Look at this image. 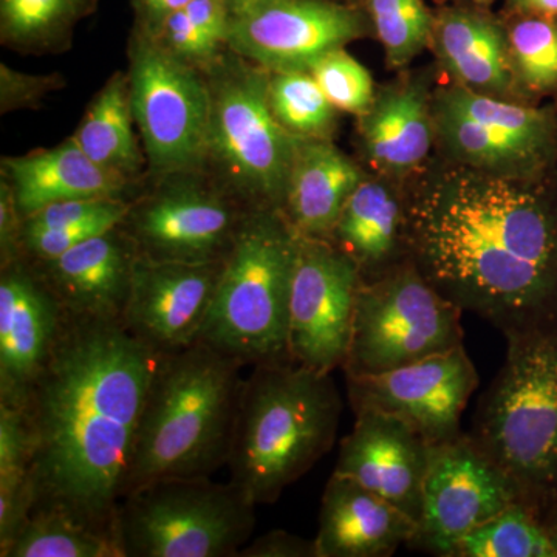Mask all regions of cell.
I'll list each match as a JSON object with an SVG mask.
<instances>
[{
	"mask_svg": "<svg viewBox=\"0 0 557 557\" xmlns=\"http://www.w3.org/2000/svg\"><path fill=\"white\" fill-rule=\"evenodd\" d=\"M410 260L504 335L557 327V172L512 178L435 156L406 182Z\"/></svg>",
	"mask_w": 557,
	"mask_h": 557,
	"instance_id": "cell-1",
	"label": "cell"
},
{
	"mask_svg": "<svg viewBox=\"0 0 557 557\" xmlns=\"http://www.w3.org/2000/svg\"><path fill=\"white\" fill-rule=\"evenodd\" d=\"M160 358L123 319L65 311L25 408L35 442L33 509H61L116 534L139 418Z\"/></svg>",
	"mask_w": 557,
	"mask_h": 557,
	"instance_id": "cell-2",
	"label": "cell"
},
{
	"mask_svg": "<svg viewBox=\"0 0 557 557\" xmlns=\"http://www.w3.org/2000/svg\"><path fill=\"white\" fill-rule=\"evenodd\" d=\"M244 368L240 359L205 341L161 355L139 418L124 497L157 480L211 478L226 467Z\"/></svg>",
	"mask_w": 557,
	"mask_h": 557,
	"instance_id": "cell-3",
	"label": "cell"
},
{
	"mask_svg": "<svg viewBox=\"0 0 557 557\" xmlns=\"http://www.w3.org/2000/svg\"><path fill=\"white\" fill-rule=\"evenodd\" d=\"M343 399L332 373L276 362L242 388L226 468L255 505H271L332 449Z\"/></svg>",
	"mask_w": 557,
	"mask_h": 557,
	"instance_id": "cell-4",
	"label": "cell"
},
{
	"mask_svg": "<svg viewBox=\"0 0 557 557\" xmlns=\"http://www.w3.org/2000/svg\"><path fill=\"white\" fill-rule=\"evenodd\" d=\"M468 432L542 516L557 502V327L511 332Z\"/></svg>",
	"mask_w": 557,
	"mask_h": 557,
	"instance_id": "cell-5",
	"label": "cell"
},
{
	"mask_svg": "<svg viewBox=\"0 0 557 557\" xmlns=\"http://www.w3.org/2000/svg\"><path fill=\"white\" fill-rule=\"evenodd\" d=\"M299 234L277 209H249L234 236L199 341L245 366L288 362V310Z\"/></svg>",
	"mask_w": 557,
	"mask_h": 557,
	"instance_id": "cell-6",
	"label": "cell"
},
{
	"mask_svg": "<svg viewBox=\"0 0 557 557\" xmlns=\"http://www.w3.org/2000/svg\"><path fill=\"white\" fill-rule=\"evenodd\" d=\"M205 73L211 89L205 170L245 208L282 211L299 139L270 108L269 70L226 49Z\"/></svg>",
	"mask_w": 557,
	"mask_h": 557,
	"instance_id": "cell-7",
	"label": "cell"
},
{
	"mask_svg": "<svg viewBox=\"0 0 557 557\" xmlns=\"http://www.w3.org/2000/svg\"><path fill=\"white\" fill-rule=\"evenodd\" d=\"M256 508L233 482L157 480L123 498L116 537L124 557H236L255 533Z\"/></svg>",
	"mask_w": 557,
	"mask_h": 557,
	"instance_id": "cell-8",
	"label": "cell"
},
{
	"mask_svg": "<svg viewBox=\"0 0 557 557\" xmlns=\"http://www.w3.org/2000/svg\"><path fill=\"white\" fill-rule=\"evenodd\" d=\"M461 314L412 260L362 282L343 366L346 379L380 375L465 346Z\"/></svg>",
	"mask_w": 557,
	"mask_h": 557,
	"instance_id": "cell-9",
	"label": "cell"
},
{
	"mask_svg": "<svg viewBox=\"0 0 557 557\" xmlns=\"http://www.w3.org/2000/svg\"><path fill=\"white\" fill-rule=\"evenodd\" d=\"M435 152L472 170L512 178L557 172L555 106L475 94L456 83L435 86Z\"/></svg>",
	"mask_w": 557,
	"mask_h": 557,
	"instance_id": "cell-10",
	"label": "cell"
},
{
	"mask_svg": "<svg viewBox=\"0 0 557 557\" xmlns=\"http://www.w3.org/2000/svg\"><path fill=\"white\" fill-rule=\"evenodd\" d=\"M127 78L132 112L152 177L205 172L211 123L207 73L172 57L135 25Z\"/></svg>",
	"mask_w": 557,
	"mask_h": 557,
	"instance_id": "cell-11",
	"label": "cell"
},
{
	"mask_svg": "<svg viewBox=\"0 0 557 557\" xmlns=\"http://www.w3.org/2000/svg\"><path fill=\"white\" fill-rule=\"evenodd\" d=\"M203 171L156 180L121 223L138 256L168 262H222L249 211Z\"/></svg>",
	"mask_w": 557,
	"mask_h": 557,
	"instance_id": "cell-12",
	"label": "cell"
},
{
	"mask_svg": "<svg viewBox=\"0 0 557 557\" xmlns=\"http://www.w3.org/2000/svg\"><path fill=\"white\" fill-rule=\"evenodd\" d=\"M373 36L362 7L343 0H244L231 9L226 47L269 70H310L329 51Z\"/></svg>",
	"mask_w": 557,
	"mask_h": 557,
	"instance_id": "cell-13",
	"label": "cell"
},
{
	"mask_svg": "<svg viewBox=\"0 0 557 557\" xmlns=\"http://www.w3.org/2000/svg\"><path fill=\"white\" fill-rule=\"evenodd\" d=\"M361 284L357 263L332 242L299 236L289 292L292 362L322 373L343 369Z\"/></svg>",
	"mask_w": 557,
	"mask_h": 557,
	"instance_id": "cell-14",
	"label": "cell"
},
{
	"mask_svg": "<svg viewBox=\"0 0 557 557\" xmlns=\"http://www.w3.org/2000/svg\"><path fill=\"white\" fill-rule=\"evenodd\" d=\"M525 502L518 485L463 432L431 445L421 512L408 547L446 557L458 539Z\"/></svg>",
	"mask_w": 557,
	"mask_h": 557,
	"instance_id": "cell-15",
	"label": "cell"
},
{
	"mask_svg": "<svg viewBox=\"0 0 557 557\" xmlns=\"http://www.w3.org/2000/svg\"><path fill=\"white\" fill-rule=\"evenodd\" d=\"M346 380L351 409L397 417L429 445L463 434L461 416L479 387L478 369L465 346L380 375Z\"/></svg>",
	"mask_w": 557,
	"mask_h": 557,
	"instance_id": "cell-16",
	"label": "cell"
},
{
	"mask_svg": "<svg viewBox=\"0 0 557 557\" xmlns=\"http://www.w3.org/2000/svg\"><path fill=\"white\" fill-rule=\"evenodd\" d=\"M222 263L168 262L138 256L124 325L160 355L193 346L207 322Z\"/></svg>",
	"mask_w": 557,
	"mask_h": 557,
	"instance_id": "cell-17",
	"label": "cell"
},
{
	"mask_svg": "<svg viewBox=\"0 0 557 557\" xmlns=\"http://www.w3.org/2000/svg\"><path fill=\"white\" fill-rule=\"evenodd\" d=\"M64 314L27 259L0 267V405L27 408Z\"/></svg>",
	"mask_w": 557,
	"mask_h": 557,
	"instance_id": "cell-18",
	"label": "cell"
},
{
	"mask_svg": "<svg viewBox=\"0 0 557 557\" xmlns=\"http://www.w3.org/2000/svg\"><path fill=\"white\" fill-rule=\"evenodd\" d=\"M376 89L372 106L357 116L358 145L370 170L406 183L423 170L435 149L434 73L403 70Z\"/></svg>",
	"mask_w": 557,
	"mask_h": 557,
	"instance_id": "cell-19",
	"label": "cell"
},
{
	"mask_svg": "<svg viewBox=\"0 0 557 557\" xmlns=\"http://www.w3.org/2000/svg\"><path fill=\"white\" fill-rule=\"evenodd\" d=\"M354 412V429L341 442L333 472L386 498L418 522L431 445L397 417L373 409Z\"/></svg>",
	"mask_w": 557,
	"mask_h": 557,
	"instance_id": "cell-20",
	"label": "cell"
},
{
	"mask_svg": "<svg viewBox=\"0 0 557 557\" xmlns=\"http://www.w3.org/2000/svg\"><path fill=\"white\" fill-rule=\"evenodd\" d=\"M429 50L450 83L498 100L523 102L509 64L507 25L490 7L467 0L442 3L434 10Z\"/></svg>",
	"mask_w": 557,
	"mask_h": 557,
	"instance_id": "cell-21",
	"label": "cell"
},
{
	"mask_svg": "<svg viewBox=\"0 0 557 557\" xmlns=\"http://www.w3.org/2000/svg\"><path fill=\"white\" fill-rule=\"evenodd\" d=\"M137 258L134 242L119 225L58 258L27 260L69 313L123 319Z\"/></svg>",
	"mask_w": 557,
	"mask_h": 557,
	"instance_id": "cell-22",
	"label": "cell"
},
{
	"mask_svg": "<svg viewBox=\"0 0 557 557\" xmlns=\"http://www.w3.org/2000/svg\"><path fill=\"white\" fill-rule=\"evenodd\" d=\"M416 531V520L386 498L336 472L330 475L314 537L319 557L394 556Z\"/></svg>",
	"mask_w": 557,
	"mask_h": 557,
	"instance_id": "cell-23",
	"label": "cell"
},
{
	"mask_svg": "<svg viewBox=\"0 0 557 557\" xmlns=\"http://www.w3.org/2000/svg\"><path fill=\"white\" fill-rule=\"evenodd\" d=\"M327 240L357 263L362 282L409 262L406 183L366 175Z\"/></svg>",
	"mask_w": 557,
	"mask_h": 557,
	"instance_id": "cell-24",
	"label": "cell"
},
{
	"mask_svg": "<svg viewBox=\"0 0 557 557\" xmlns=\"http://www.w3.org/2000/svg\"><path fill=\"white\" fill-rule=\"evenodd\" d=\"M2 177L9 180L24 219L60 201L124 197L132 185L95 163L73 137L54 148L5 157Z\"/></svg>",
	"mask_w": 557,
	"mask_h": 557,
	"instance_id": "cell-25",
	"label": "cell"
},
{
	"mask_svg": "<svg viewBox=\"0 0 557 557\" xmlns=\"http://www.w3.org/2000/svg\"><path fill=\"white\" fill-rule=\"evenodd\" d=\"M364 177L332 139H299L282 212L299 236L329 239Z\"/></svg>",
	"mask_w": 557,
	"mask_h": 557,
	"instance_id": "cell-26",
	"label": "cell"
},
{
	"mask_svg": "<svg viewBox=\"0 0 557 557\" xmlns=\"http://www.w3.org/2000/svg\"><path fill=\"white\" fill-rule=\"evenodd\" d=\"M135 127L129 78L116 72L90 102L72 137L95 163L134 182L148 164Z\"/></svg>",
	"mask_w": 557,
	"mask_h": 557,
	"instance_id": "cell-27",
	"label": "cell"
},
{
	"mask_svg": "<svg viewBox=\"0 0 557 557\" xmlns=\"http://www.w3.org/2000/svg\"><path fill=\"white\" fill-rule=\"evenodd\" d=\"M100 0H0V40L21 53H60Z\"/></svg>",
	"mask_w": 557,
	"mask_h": 557,
	"instance_id": "cell-28",
	"label": "cell"
},
{
	"mask_svg": "<svg viewBox=\"0 0 557 557\" xmlns=\"http://www.w3.org/2000/svg\"><path fill=\"white\" fill-rule=\"evenodd\" d=\"M35 442L25 410L0 405V556L35 507L32 465Z\"/></svg>",
	"mask_w": 557,
	"mask_h": 557,
	"instance_id": "cell-29",
	"label": "cell"
},
{
	"mask_svg": "<svg viewBox=\"0 0 557 557\" xmlns=\"http://www.w3.org/2000/svg\"><path fill=\"white\" fill-rule=\"evenodd\" d=\"M3 557H124L112 531L61 509H33Z\"/></svg>",
	"mask_w": 557,
	"mask_h": 557,
	"instance_id": "cell-30",
	"label": "cell"
},
{
	"mask_svg": "<svg viewBox=\"0 0 557 557\" xmlns=\"http://www.w3.org/2000/svg\"><path fill=\"white\" fill-rule=\"evenodd\" d=\"M509 64L520 100L542 104L557 98V17L507 14Z\"/></svg>",
	"mask_w": 557,
	"mask_h": 557,
	"instance_id": "cell-31",
	"label": "cell"
},
{
	"mask_svg": "<svg viewBox=\"0 0 557 557\" xmlns=\"http://www.w3.org/2000/svg\"><path fill=\"white\" fill-rule=\"evenodd\" d=\"M446 557H557L544 516L515 502L458 539Z\"/></svg>",
	"mask_w": 557,
	"mask_h": 557,
	"instance_id": "cell-32",
	"label": "cell"
},
{
	"mask_svg": "<svg viewBox=\"0 0 557 557\" xmlns=\"http://www.w3.org/2000/svg\"><path fill=\"white\" fill-rule=\"evenodd\" d=\"M269 101L274 116L298 139H332L338 109L321 90L309 70L270 72Z\"/></svg>",
	"mask_w": 557,
	"mask_h": 557,
	"instance_id": "cell-33",
	"label": "cell"
},
{
	"mask_svg": "<svg viewBox=\"0 0 557 557\" xmlns=\"http://www.w3.org/2000/svg\"><path fill=\"white\" fill-rule=\"evenodd\" d=\"M373 36L386 54V65L403 72L429 49L434 10L424 0H361Z\"/></svg>",
	"mask_w": 557,
	"mask_h": 557,
	"instance_id": "cell-34",
	"label": "cell"
},
{
	"mask_svg": "<svg viewBox=\"0 0 557 557\" xmlns=\"http://www.w3.org/2000/svg\"><path fill=\"white\" fill-rule=\"evenodd\" d=\"M309 72L338 112L359 116L372 106L376 94L372 75L346 49L329 51Z\"/></svg>",
	"mask_w": 557,
	"mask_h": 557,
	"instance_id": "cell-35",
	"label": "cell"
},
{
	"mask_svg": "<svg viewBox=\"0 0 557 557\" xmlns=\"http://www.w3.org/2000/svg\"><path fill=\"white\" fill-rule=\"evenodd\" d=\"M146 32V30H145ZM153 40L178 60L194 67L207 70L228 47L209 38L188 16L185 9L175 11L161 22L156 32L149 33Z\"/></svg>",
	"mask_w": 557,
	"mask_h": 557,
	"instance_id": "cell-36",
	"label": "cell"
},
{
	"mask_svg": "<svg viewBox=\"0 0 557 557\" xmlns=\"http://www.w3.org/2000/svg\"><path fill=\"white\" fill-rule=\"evenodd\" d=\"M65 86L64 76L60 73L49 75H30L0 64V113L20 109H33L46 100L53 91Z\"/></svg>",
	"mask_w": 557,
	"mask_h": 557,
	"instance_id": "cell-37",
	"label": "cell"
},
{
	"mask_svg": "<svg viewBox=\"0 0 557 557\" xmlns=\"http://www.w3.org/2000/svg\"><path fill=\"white\" fill-rule=\"evenodd\" d=\"M24 220L9 180L0 178V267L10 265L24 258L22 256Z\"/></svg>",
	"mask_w": 557,
	"mask_h": 557,
	"instance_id": "cell-38",
	"label": "cell"
},
{
	"mask_svg": "<svg viewBox=\"0 0 557 557\" xmlns=\"http://www.w3.org/2000/svg\"><path fill=\"white\" fill-rule=\"evenodd\" d=\"M239 557H319V553L314 539L273 530L249 541Z\"/></svg>",
	"mask_w": 557,
	"mask_h": 557,
	"instance_id": "cell-39",
	"label": "cell"
},
{
	"mask_svg": "<svg viewBox=\"0 0 557 557\" xmlns=\"http://www.w3.org/2000/svg\"><path fill=\"white\" fill-rule=\"evenodd\" d=\"M185 11L209 38L226 46L231 21L228 0H190Z\"/></svg>",
	"mask_w": 557,
	"mask_h": 557,
	"instance_id": "cell-40",
	"label": "cell"
},
{
	"mask_svg": "<svg viewBox=\"0 0 557 557\" xmlns=\"http://www.w3.org/2000/svg\"><path fill=\"white\" fill-rule=\"evenodd\" d=\"M190 0H132L134 3L135 25L148 33L156 32L161 22L175 11L185 9Z\"/></svg>",
	"mask_w": 557,
	"mask_h": 557,
	"instance_id": "cell-41",
	"label": "cell"
},
{
	"mask_svg": "<svg viewBox=\"0 0 557 557\" xmlns=\"http://www.w3.org/2000/svg\"><path fill=\"white\" fill-rule=\"evenodd\" d=\"M502 13L557 17V0H505Z\"/></svg>",
	"mask_w": 557,
	"mask_h": 557,
	"instance_id": "cell-42",
	"label": "cell"
},
{
	"mask_svg": "<svg viewBox=\"0 0 557 557\" xmlns=\"http://www.w3.org/2000/svg\"><path fill=\"white\" fill-rule=\"evenodd\" d=\"M544 522L545 527H547L548 536L552 539L553 545H555L557 552V502L545 512Z\"/></svg>",
	"mask_w": 557,
	"mask_h": 557,
	"instance_id": "cell-43",
	"label": "cell"
},
{
	"mask_svg": "<svg viewBox=\"0 0 557 557\" xmlns=\"http://www.w3.org/2000/svg\"><path fill=\"white\" fill-rule=\"evenodd\" d=\"M438 3L457 2V0H437ZM467 2L478 3V5L490 7L493 5L496 0H467Z\"/></svg>",
	"mask_w": 557,
	"mask_h": 557,
	"instance_id": "cell-44",
	"label": "cell"
},
{
	"mask_svg": "<svg viewBox=\"0 0 557 557\" xmlns=\"http://www.w3.org/2000/svg\"><path fill=\"white\" fill-rule=\"evenodd\" d=\"M228 2L231 5V9H233V7H236L237 3L244 2V0H228Z\"/></svg>",
	"mask_w": 557,
	"mask_h": 557,
	"instance_id": "cell-45",
	"label": "cell"
},
{
	"mask_svg": "<svg viewBox=\"0 0 557 557\" xmlns=\"http://www.w3.org/2000/svg\"><path fill=\"white\" fill-rule=\"evenodd\" d=\"M343 2L354 3V5H359V3H361V0H343Z\"/></svg>",
	"mask_w": 557,
	"mask_h": 557,
	"instance_id": "cell-46",
	"label": "cell"
},
{
	"mask_svg": "<svg viewBox=\"0 0 557 557\" xmlns=\"http://www.w3.org/2000/svg\"><path fill=\"white\" fill-rule=\"evenodd\" d=\"M553 106H555L556 120H557V98H555V100H553Z\"/></svg>",
	"mask_w": 557,
	"mask_h": 557,
	"instance_id": "cell-47",
	"label": "cell"
}]
</instances>
